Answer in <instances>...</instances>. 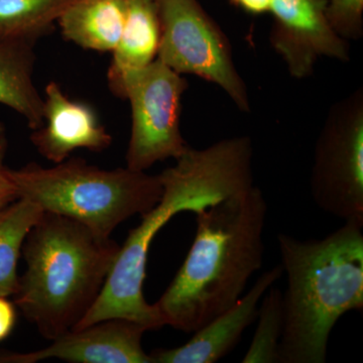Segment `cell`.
<instances>
[{
	"mask_svg": "<svg viewBox=\"0 0 363 363\" xmlns=\"http://www.w3.org/2000/svg\"><path fill=\"white\" fill-rule=\"evenodd\" d=\"M284 269L281 264L264 272L250 291L228 310L194 332L180 347L157 350L150 353L154 363H215L233 350L243 332L257 320L259 302L274 286Z\"/></svg>",
	"mask_w": 363,
	"mask_h": 363,
	"instance_id": "obj_12",
	"label": "cell"
},
{
	"mask_svg": "<svg viewBox=\"0 0 363 363\" xmlns=\"http://www.w3.org/2000/svg\"><path fill=\"white\" fill-rule=\"evenodd\" d=\"M7 140L6 131L0 133V208L18 199L16 187L6 164Z\"/></svg>",
	"mask_w": 363,
	"mask_h": 363,
	"instance_id": "obj_20",
	"label": "cell"
},
{
	"mask_svg": "<svg viewBox=\"0 0 363 363\" xmlns=\"http://www.w3.org/2000/svg\"><path fill=\"white\" fill-rule=\"evenodd\" d=\"M30 142L45 160L59 164L77 150L104 152L112 136L93 106L73 99L51 81L45 88L44 121L33 130Z\"/></svg>",
	"mask_w": 363,
	"mask_h": 363,
	"instance_id": "obj_11",
	"label": "cell"
},
{
	"mask_svg": "<svg viewBox=\"0 0 363 363\" xmlns=\"http://www.w3.org/2000/svg\"><path fill=\"white\" fill-rule=\"evenodd\" d=\"M188 86L183 75L157 59L126 81L124 100L131 111L128 168L145 172L157 162L178 159L188 149L181 131Z\"/></svg>",
	"mask_w": 363,
	"mask_h": 363,
	"instance_id": "obj_8",
	"label": "cell"
},
{
	"mask_svg": "<svg viewBox=\"0 0 363 363\" xmlns=\"http://www.w3.org/2000/svg\"><path fill=\"white\" fill-rule=\"evenodd\" d=\"M16 321V312L13 303L0 296V342L11 335Z\"/></svg>",
	"mask_w": 363,
	"mask_h": 363,
	"instance_id": "obj_21",
	"label": "cell"
},
{
	"mask_svg": "<svg viewBox=\"0 0 363 363\" xmlns=\"http://www.w3.org/2000/svg\"><path fill=\"white\" fill-rule=\"evenodd\" d=\"M252 156L250 138L235 136L205 149L189 147L175 166L162 171L161 199L128 234L96 302L73 330L113 318L135 322L147 331L164 327L155 305L143 297L152 240L177 214L198 213L252 186Z\"/></svg>",
	"mask_w": 363,
	"mask_h": 363,
	"instance_id": "obj_1",
	"label": "cell"
},
{
	"mask_svg": "<svg viewBox=\"0 0 363 363\" xmlns=\"http://www.w3.org/2000/svg\"><path fill=\"white\" fill-rule=\"evenodd\" d=\"M75 0H0V43L35 45L51 35Z\"/></svg>",
	"mask_w": 363,
	"mask_h": 363,
	"instance_id": "obj_16",
	"label": "cell"
},
{
	"mask_svg": "<svg viewBox=\"0 0 363 363\" xmlns=\"http://www.w3.org/2000/svg\"><path fill=\"white\" fill-rule=\"evenodd\" d=\"M43 213L39 205L23 198L0 208V296L9 297L18 291L23 242Z\"/></svg>",
	"mask_w": 363,
	"mask_h": 363,
	"instance_id": "obj_17",
	"label": "cell"
},
{
	"mask_svg": "<svg viewBox=\"0 0 363 363\" xmlns=\"http://www.w3.org/2000/svg\"><path fill=\"white\" fill-rule=\"evenodd\" d=\"M363 224L345 222L321 240L279 234L284 330L278 363H324L332 329L344 314L363 309Z\"/></svg>",
	"mask_w": 363,
	"mask_h": 363,
	"instance_id": "obj_3",
	"label": "cell"
},
{
	"mask_svg": "<svg viewBox=\"0 0 363 363\" xmlns=\"http://www.w3.org/2000/svg\"><path fill=\"white\" fill-rule=\"evenodd\" d=\"M9 174L18 198L73 219L105 240L119 224L152 209L162 194L160 175L128 167L100 169L78 157L50 168L28 164Z\"/></svg>",
	"mask_w": 363,
	"mask_h": 363,
	"instance_id": "obj_5",
	"label": "cell"
},
{
	"mask_svg": "<svg viewBox=\"0 0 363 363\" xmlns=\"http://www.w3.org/2000/svg\"><path fill=\"white\" fill-rule=\"evenodd\" d=\"M310 189L320 209L363 224V90L331 107L315 145Z\"/></svg>",
	"mask_w": 363,
	"mask_h": 363,
	"instance_id": "obj_7",
	"label": "cell"
},
{
	"mask_svg": "<svg viewBox=\"0 0 363 363\" xmlns=\"http://www.w3.org/2000/svg\"><path fill=\"white\" fill-rule=\"evenodd\" d=\"M147 331L130 320H104L67 332L43 350L0 354V363H37L52 358L73 363H154L143 348Z\"/></svg>",
	"mask_w": 363,
	"mask_h": 363,
	"instance_id": "obj_10",
	"label": "cell"
},
{
	"mask_svg": "<svg viewBox=\"0 0 363 363\" xmlns=\"http://www.w3.org/2000/svg\"><path fill=\"white\" fill-rule=\"evenodd\" d=\"M1 131H6V130H4V124L0 121V133H1Z\"/></svg>",
	"mask_w": 363,
	"mask_h": 363,
	"instance_id": "obj_23",
	"label": "cell"
},
{
	"mask_svg": "<svg viewBox=\"0 0 363 363\" xmlns=\"http://www.w3.org/2000/svg\"><path fill=\"white\" fill-rule=\"evenodd\" d=\"M123 33L107 70V86L124 100L125 83L156 61L161 43V21L155 0H125Z\"/></svg>",
	"mask_w": 363,
	"mask_h": 363,
	"instance_id": "obj_13",
	"label": "cell"
},
{
	"mask_svg": "<svg viewBox=\"0 0 363 363\" xmlns=\"http://www.w3.org/2000/svg\"><path fill=\"white\" fill-rule=\"evenodd\" d=\"M119 250L111 238L44 211L23 242L16 305L49 340L73 330L99 297Z\"/></svg>",
	"mask_w": 363,
	"mask_h": 363,
	"instance_id": "obj_4",
	"label": "cell"
},
{
	"mask_svg": "<svg viewBox=\"0 0 363 363\" xmlns=\"http://www.w3.org/2000/svg\"><path fill=\"white\" fill-rule=\"evenodd\" d=\"M327 20L339 37L359 40L363 35V0H326Z\"/></svg>",
	"mask_w": 363,
	"mask_h": 363,
	"instance_id": "obj_19",
	"label": "cell"
},
{
	"mask_svg": "<svg viewBox=\"0 0 363 363\" xmlns=\"http://www.w3.org/2000/svg\"><path fill=\"white\" fill-rule=\"evenodd\" d=\"M260 302L257 330L242 363H278L284 330L283 293L272 286Z\"/></svg>",
	"mask_w": 363,
	"mask_h": 363,
	"instance_id": "obj_18",
	"label": "cell"
},
{
	"mask_svg": "<svg viewBox=\"0 0 363 363\" xmlns=\"http://www.w3.org/2000/svg\"><path fill=\"white\" fill-rule=\"evenodd\" d=\"M325 9L326 0H272L269 43L298 80L312 76L322 57L350 60L347 40L331 28Z\"/></svg>",
	"mask_w": 363,
	"mask_h": 363,
	"instance_id": "obj_9",
	"label": "cell"
},
{
	"mask_svg": "<svg viewBox=\"0 0 363 363\" xmlns=\"http://www.w3.org/2000/svg\"><path fill=\"white\" fill-rule=\"evenodd\" d=\"M161 21L157 60L180 75L221 88L242 112H250L247 84L234 64L225 33L198 0H155Z\"/></svg>",
	"mask_w": 363,
	"mask_h": 363,
	"instance_id": "obj_6",
	"label": "cell"
},
{
	"mask_svg": "<svg viewBox=\"0 0 363 363\" xmlns=\"http://www.w3.org/2000/svg\"><path fill=\"white\" fill-rule=\"evenodd\" d=\"M35 61V45L0 43V104L23 117L32 130L44 121V97L33 80Z\"/></svg>",
	"mask_w": 363,
	"mask_h": 363,
	"instance_id": "obj_15",
	"label": "cell"
},
{
	"mask_svg": "<svg viewBox=\"0 0 363 363\" xmlns=\"http://www.w3.org/2000/svg\"><path fill=\"white\" fill-rule=\"evenodd\" d=\"M125 0H75L60 16L64 39L82 49L112 52L125 21Z\"/></svg>",
	"mask_w": 363,
	"mask_h": 363,
	"instance_id": "obj_14",
	"label": "cell"
},
{
	"mask_svg": "<svg viewBox=\"0 0 363 363\" xmlns=\"http://www.w3.org/2000/svg\"><path fill=\"white\" fill-rule=\"evenodd\" d=\"M233 4L250 14H264L271 11L272 0H230Z\"/></svg>",
	"mask_w": 363,
	"mask_h": 363,
	"instance_id": "obj_22",
	"label": "cell"
},
{
	"mask_svg": "<svg viewBox=\"0 0 363 363\" xmlns=\"http://www.w3.org/2000/svg\"><path fill=\"white\" fill-rule=\"evenodd\" d=\"M267 204L252 185L196 213L192 247L155 303L164 326L192 333L233 307L264 264Z\"/></svg>",
	"mask_w": 363,
	"mask_h": 363,
	"instance_id": "obj_2",
	"label": "cell"
}]
</instances>
